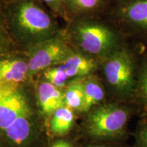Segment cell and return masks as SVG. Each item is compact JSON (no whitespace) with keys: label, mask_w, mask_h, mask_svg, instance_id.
I'll return each instance as SVG.
<instances>
[{"label":"cell","mask_w":147,"mask_h":147,"mask_svg":"<svg viewBox=\"0 0 147 147\" xmlns=\"http://www.w3.org/2000/svg\"><path fill=\"white\" fill-rule=\"evenodd\" d=\"M40 0H9L7 18L14 42L26 51L40 42L61 34L57 16L46 10Z\"/></svg>","instance_id":"6da1fadb"},{"label":"cell","mask_w":147,"mask_h":147,"mask_svg":"<svg viewBox=\"0 0 147 147\" xmlns=\"http://www.w3.org/2000/svg\"><path fill=\"white\" fill-rule=\"evenodd\" d=\"M64 35L74 51L102 61L123 47L118 32L95 17L73 18L65 24Z\"/></svg>","instance_id":"7a4b0ae2"},{"label":"cell","mask_w":147,"mask_h":147,"mask_svg":"<svg viewBox=\"0 0 147 147\" xmlns=\"http://www.w3.org/2000/svg\"><path fill=\"white\" fill-rule=\"evenodd\" d=\"M102 71L111 89L121 96H128L136 86L135 61L128 49L121 47L102 61Z\"/></svg>","instance_id":"3957f363"},{"label":"cell","mask_w":147,"mask_h":147,"mask_svg":"<svg viewBox=\"0 0 147 147\" xmlns=\"http://www.w3.org/2000/svg\"><path fill=\"white\" fill-rule=\"evenodd\" d=\"M74 50L61 34L40 42L25 51L29 63V78L52 66L61 65Z\"/></svg>","instance_id":"277c9868"},{"label":"cell","mask_w":147,"mask_h":147,"mask_svg":"<svg viewBox=\"0 0 147 147\" xmlns=\"http://www.w3.org/2000/svg\"><path fill=\"white\" fill-rule=\"evenodd\" d=\"M128 116L126 109L116 104L98 106L88 115V133L96 138H110L121 135L127 123Z\"/></svg>","instance_id":"5b68a950"},{"label":"cell","mask_w":147,"mask_h":147,"mask_svg":"<svg viewBox=\"0 0 147 147\" xmlns=\"http://www.w3.org/2000/svg\"><path fill=\"white\" fill-rule=\"evenodd\" d=\"M29 112L20 85L0 86V130L4 131L16 119Z\"/></svg>","instance_id":"8992f818"},{"label":"cell","mask_w":147,"mask_h":147,"mask_svg":"<svg viewBox=\"0 0 147 147\" xmlns=\"http://www.w3.org/2000/svg\"><path fill=\"white\" fill-rule=\"evenodd\" d=\"M29 63L25 51H18L0 59V86L20 85L29 79Z\"/></svg>","instance_id":"52a82bcc"},{"label":"cell","mask_w":147,"mask_h":147,"mask_svg":"<svg viewBox=\"0 0 147 147\" xmlns=\"http://www.w3.org/2000/svg\"><path fill=\"white\" fill-rule=\"evenodd\" d=\"M115 14L121 23L147 32V0H131L120 3Z\"/></svg>","instance_id":"ba28073f"},{"label":"cell","mask_w":147,"mask_h":147,"mask_svg":"<svg viewBox=\"0 0 147 147\" xmlns=\"http://www.w3.org/2000/svg\"><path fill=\"white\" fill-rule=\"evenodd\" d=\"M99 61L95 58L74 51L61 65L69 78L74 79L91 76L97 69Z\"/></svg>","instance_id":"9c48e42d"},{"label":"cell","mask_w":147,"mask_h":147,"mask_svg":"<svg viewBox=\"0 0 147 147\" xmlns=\"http://www.w3.org/2000/svg\"><path fill=\"white\" fill-rule=\"evenodd\" d=\"M37 97L42 113L47 115H52L57 110L65 106L62 89L45 80L40 82L37 86Z\"/></svg>","instance_id":"30bf717a"},{"label":"cell","mask_w":147,"mask_h":147,"mask_svg":"<svg viewBox=\"0 0 147 147\" xmlns=\"http://www.w3.org/2000/svg\"><path fill=\"white\" fill-rule=\"evenodd\" d=\"M65 4L70 21L79 17H95L104 10L106 0H65Z\"/></svg>","instance_id":"8fae6325"},{"label":"cell","mask_w":147,"mask_h":147,"mask_svg":"<svg viewBox=\"0 0 147 147\" xmlns=\"http://www.w3.org/2000/svg\"><path fill=\"white\" fill-rule=\"evenodd\" d=\"M8 3L9 0H0V59L21 51L14 42L9 29L7 18Z\"/></svg>","instance_id":"7c38bea8"},{"label":"cell","mask_w":147,"mask_h":147,"mask_svg":"<svg viewBox=\"0 0 147 147\" xmlns=\"http://www.w3.org/2000/svg\"><path fill=\"white\" fill-rule=\"evenodd\" d=\"M32 131L31 112L19 117L5 130L4 134L9 141L14 144H23L30 136Z\"/></svg>","instance_id":"4fadbf2b"},{"label":"cell","mask_w":147,"mask_h":147,"mask_svg":"<svg viewBox=\"0 0 147 147\" xmlns=\"http://www.w3.org/2000/svg\"><path fill=\"white\" fill-rule=\"evenodd\" d=\"M63 95L65 106L81 112L84 97V78L69 80L64 89Z\"/></svg>","instance_id":"5bb4252c"},{"label":"cell","mask_w":147,"mask_h":147,"mask_svg":"<svg viewBox=\"0 0 147 147\" xmlns=\"http://www.w3.org/2000/svg\"><path fill=\"white\" fill-rule=\"evenodd\" d=\"M105 92L100 80L93 75L84 78V97L81 112H88L93 106L102 102Z\"/></svg>","instance_id":"9a60e30c"},{"label":"cell","mask_w":147,"mask_h":147,"mask_svg":"<svg viewBox=\"0 0 147 147\" xmlns=\"http://www.w3.org/2000/svg\"><path fill=\"white\" fill-rule=\"evenodd\" d=\"M74 115L72 110L63 106L57 110L53 114L50 128L53 134L57 136H62L70 131L72 127Z\"/></svg>","instance_id":"2e32d148"},{"label":"cell","mask_w":147,"mask_h":147,"mask_svg":"<svg viewBox=\"0 0 147 147\" xmlns=\"http://www.w3.org/2000/svg\"><path fill=\"white\" fill-rule=\"evenodd\" d=\"M42 74L45 80L60 89H65L69 81V77L61 64L49 67L42 71Z\"/></svg>","instance_id":"e0dca14e"},{"label":"cell","mask_w":147,"mask_h":147,"mask_svg":"<svg viewBox=\"0 0 147 147\" xmlns=\"http://www.w3.org/2000/svg\"><path fill=\"white\" fill-rule=\"evenodd\" d=\"M41 2L47 5L50 12L59 17L67 24L69 21L67 12H66L65 0H40Z\"/></svg>","instance_id":"ac0fdd59"},{"label":"cell","mask_w":147,"mask_h":147,"mask_svg":"<svg viewBox=\"0 0 147 147\" xmlns=\"http://www.w3.org/2000/svg\"><path fill=\"white\" fill-rule=\"evenodd\" d=\"M136 89L141 100L147 105V63L140 71Z\"/></svg>","instance_id":"d6986e66"},{"label":"cell","mask_w":147,"mask_h":147,"mask_svg":"<svg viewBox=\"0 0 147 147\" xmlns=\"http://www.w3.org/2000/svg\"><path fill=\"white\" fill-rule=\"evenodd\" d=\"M139 142L141 147H147V125L142 128L139 134Z\"/></svg>","instance_id":"ffe728a7"},{"label":"cell","mask_w":147,"mask_h":147,"mask_svg":"<svg viewBox=\"0 0 147 147\" xmlns=\"http://www.w3.org/2000/svg\"><path fill=\"white\" fill-rule=\"evenodd\" d=\"M51 147H74L70 143L63 140H60L55 142Z\"/></svg>","instance_id":"44dd1931"},{"label":"cell","mask_w":147,"mask_h":147,"mask_svg":"<svg viewBox=\"0 0 147 147\" xmlns=\"http://www.w3.org/2000/svg\"><path fill=\"white\" fill-rule=\"evenodd\" d=\"M116 1H118V2H119L120 3H122L127 2V1H131V0H116Z\"/></svg>","instance_id":"7402d4cb"},{"label":"cell","mask_w":147,"mask_h":147,"mask_svg":"<svg viewBox=\"0 0 147 147\" xmlns=\"http://www.w3.org/2000/svg\"><path fill=\"white\" fill-rule=\"evenodd\" d=\"M91 147H108V146H93Z\"/></svg>","instance_id":"603a6c76"}]
</instances>
